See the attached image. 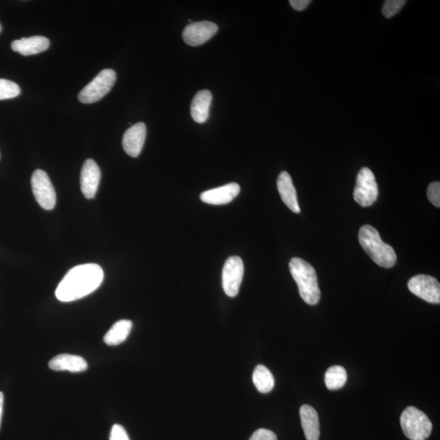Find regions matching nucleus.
<instances>
[{"instance_id":"obj_1","label":"nucleus","mask_w":440,"mask_h":440,"mask_svg":"<svg viewBox=\"0 0 440 440\" xmlns=\"http://www.w3.org/2000/svg\"><path fill=\"white\" fill-rule=\"evenodd\" d=\"M103 280L104 272L98 264L79 265L70 269L58 285L57 298L65 303L83 299L97 290Z\"/></svg>"},{"instance_id":"obj_2","label":"nucleus","mask_w":440,"mask_h":440,"mask_svg":"<svg viewBox=\"0 0 440 440\" xmlns=\"http://www.w3.org/2000/svg\"><path fill=\"white\" fill-rule=\"evenodd\" d=\"M359 241L363 250L380 267L392 268L397 256L392 246L381 240L379 232L370 226H363L359 232Z\"/></svg>"},{"instance_id":"obj_3","label":"nucleus","mask_w":440,"mask_h":440,"mask_svg":"<svg viewBox=\"0 0 440 440\" xmlns=\"http://www.w3.org/2000/svg\"><path fill=\"white\" fill-rule=\"evenodd\" d=\"M289 266L291 275L297 283L301 298L309 305L317 304L321 299V290L315 269L299 258L292 259Z\"/></svg>"},{"instance_id":"obj_4","label":"nucleus","mask_w":440,"mask_h":440,"mask_svg":"<svg viewBox=\"0 0 440 440\" xmlns=\"http://www.w3.org/2000/svg\"><path fill=\"white\" fill-rule=\"evenodd\" d=\"M401 425L403 434L411 440H425L432 432L429 417L415 407H408L403 410Z\"/></svg>"},{"instance_id":"obj_5","label":"nucleus","mask_w":440,"mask_h":440,"mask_svg":"<svg viewBox=\"0 0 440 440\" xmlns=\"http://www.w3.org/2000/svg\"><path fill=\"white\" fill-rule=\"evenodd\" d=\"M115 71L111 69L102 70L91 83L87 85L79 95V100L83 104H92L100 101L110 92L116 82Z\"/></svg>"},{"instance_id":"obj_6","label":"nucleus","mask_w":440,"mask_h":440,"mask_svg":"<svg viewBox=\"0 0 440 440\" xmlns=\"http://www.w3.org/2000/svg\"><path fill=\"white\" fill-rule=\"evenodd\" d=\"M379 197V187L372 170L363 168L359 172L357 185L354 190V199L363 208H367L375 203Z\"/></svg>"},{"instance_id":"obj_7","label":"nucleus","mask_w":440,"mask_h":440,"mask_svg":"<svg viewBox=\"0 0 440 440\" xmlns=\"http://www.w3.org/2000/svg\"><path fill=\"white\" fill-rule=\"evenodd\" d=\"M31 186L36 201L44 210H51L57 203L56 191L48 174L42 170H36L31 177Z\"/></svg>"},{"instance_id":"obj_8","label":"nucleus","mask_w":440,"mask_h":440,"mask_svg":"<svg viewBox=\"0 0 440 440\" xmlns=\"http://www.w3.org/2000/svg\"><path fill=\"white\" fill-rule=\"evenodd\" d=\"M244 275V263L238 256H231L223 268L222 285L224 293L234 298L239 292Z\"/></svg>"},{"instance_id":"obj_9","label":"nucleus","mask_w":440,"mask_h":440,"mask_svg":"<svg viewBox=\"0 0 440 440\" xmlns=\"http://www.w3.org/2000/svg\"><path fill=\"white\" fill-rule=\"evenodd\" d=\"M411 293L430 303H440V285L434 277L417 275L408 283Z\"/></svg>"},{"instance_id":"obj_10","label":"nucleus","mask_w":440,"mask_h":440,"mask_svg":"<svg viewBox=\"0 0 440 440\" xmlns=\"http://www.w3.org/2000/svg\"><path fill=\"white\" fill-rule=\"evenodd\" d=\"M218 30V26L213 22L206 21L194 22L188 25L183 30V41L192 47L199 46L213 38Z\"/></svg>"},{"instance_id":"obj_11","label":"nucleus","mask_w":440,"mask_h":440,"mask_svg":"<svg viewBox=\"0 0 440 440\" xmlns=\"http://www.w3.org/2000/svg\"><path fill=\"white\" fill-rule=\"evenodd\" d=\"M101 170L95 161L88 159L81 170V190L87 199L95 197L101 181Z\"/></svg>"},{"instance_id":"obj_12","label":"nucleus","mask_w":440,"mask_h":440,"mask_svg":"<svg viewBox=\"0 0 440 440\" xmlns=\"http://www.w3.org/2000/svg\"><path fill=\"white\" fill-rule=\"evenodd\" d=\"M146 126L143 123H138L128 128L124 133L123 146L126 152L132 158L141 154L146 139Z\"/></svg>"},{"instance_id":"obj_13","label":"nucleus","mask_w":440,"mask_h":440,"mask_svg":"<svg viewBox=\"0 0 440 440\" xmlns=\"http://www.w3.org/2000/svg\"><path fill=\"white\" fill-rule=\"evenodd\" d=\"M241 188L237 183H228L226 186L205 191L200 199L205 203L210 205H226L231 203L240 194Z\"/></svg>"},{"instance_id":"obj_14","label":"nucleus","mask_w":440,"mask_h":440,"mask_svg":"<svg viewBox=\"0 0 440 440\" xmlns=\"http://www.w3.org/2000/svg\"><path fill=\"white\" fill-rule=\"evenodd\" d=\"M277 190L284 203L292 212L300 213V208L298 203L297 192L293 185V181L290 174L282 172L277 179Z\"/></svg>"},{"instance_id":"obj_15","label":"nucleus","mask_w":440,"mask_h":440,"mask_svg":"<svg viewBox=\"0 0 440 440\" xmlns=\"http://www.w3.org/2000/svg\"><path fill=\"white\" fill-rule=\"evenodd\" d=\"M50 46V41L43 36H32L30 38H22L12 43L13 51L19 52L23 56L34 55L46 51Z\"/></svg>"},{"instance_id":"obj_16","label":"nucleus","mask_w":440,"mask_h":440,"mask_svg":"<svg viewBox=\"0 0 440 440\" xmlns=\"http://www.w3.org/2000/svg\"><path fill=\"white\" fill-rule=\"evenodd\" d=\"M48 366L55 371L80 372L88 369V363L83 357L75 354H61L52 358Z\"/></svg>"},{"instance_id":"obj_17","label":"nucleus","mask_w":440,"mask_h":440,"mask_svg":"<svg viewBox=\"0 0 440 440\" xmlns=\"http://www.w3.org/2000/svg\"><path fill=\"white\" fill-rule=\"evenodd\" d=\"M301 423L307 440H319L320 438V421L315 408L304 405L299 410Z\"/></svg>"},{"instance_id":"obj_18","label":"nucleus","mask_w":440,"mask_h":440,"mask_svg":"<svg viewBox=\"0 0 440 440\" xmlns=\"http://www.w3.org/2000/svg\"><path fill=\"white\" fill-rule=\"evenodd\" d=\"M212 101V94L208 90L197 92L192 101L191 116L197 123H203L209 118V111Z\"/></svg>"},{"instance_id":"obj_19","label":"nucleus","mask_w":440,"mask_h":440,"mask_svg":"<svg viewBox=\"0 0 440 440\" xmlns=\"http://www.w3.org/2000/svg\"><path fill=\"white\" fill-rule=\"evenodd\" d=\"M132 322L121 320L114 323L104 337V342L109 346H117L125 342L132 329Z\"/></svg>"},{"instance_id":"obj_20","label":"nucleus","mask_w":440,"mask_h":440,"mask_svg":"<svg viewBox=\"0 0 440 440\" xmlns=\"http://www.w3.org/2000/svg\"><path fill=\"white\" fill-rule=\"evenodd\" d=\"M253 383L259 392L266 394L274 388L275 380L267 367L259 365L255 368L253 372Z\"/></svg>"},{"instance_id":"obj_21","label":"nucleus","mask_w":440,"mask_h":440,"mask_svg":"<svg viewBox=\"0 0 440 440\" xmlns=\"http://www.w3.org/2000/svg\"><path fill=\"white\" fill-rule=\"evenodd\" d=\"M347 380V371L342 366H332L326 372L325 383L326 388L330 390L342 388Z\"/></svg>"},{"instance_id":"obj_22","label":"nucleus","mask_w":440,"mask_h":440,"mask_svg":"<svg viewBox=\"0 0 440 440\" xmlns=\"http://www.w3.org/2000/svg\"><path fill=\"white\" fill-rule=\"evenodd\" d=\"M21 88L12 81L0 79V101L15 98L20 95Z\"/></svg>"},{"instance_id":"obj_23","label":"nucleus","mask_w":440,"mask_h":440,"mask_svg":"<svg viewBox=\"0 0 440 440\" xmlns=\"http://www.w3.org/2000/svg\"><path fill=\"white\" fill-rule=\"evenodd\" d=\"M406 1L403 0H388L383 4L381 12L385 17L390 18L397 14L401 9L405 6Z\"/></svg>"},{"instance_id":"obj_24","label":"nucleus","mask_w":440,"mask_h":440,"mask_svg":"<svg viewBox=\"0 0 440 440\" xmlns=\"http://www.w3.org/2000/svg\"><path fill=\"white\" fill-rule=\"evenodd\" d=\"M428 199L437 208L440 206V183L433 182L430 183L428 190Z\"/></svg>"},{"instance_id":"obj_25","label":"nucleus","mask_w":440,"mask_h":440,"mask_svg":"<svg viewBox=\"0 0 440 440\" xmlns=\"http://www.w3.org/2000/svg\"><path fill=\"white\" fill-rule=\"evenodd\" d=\"M249 440H277V437L272 430L261 428L256 430Z\"/></svg>"},{"instance_id":"obj_26","label":"nucleus","mask_w":440,"mask_h":440,"mask_svg":"<svg viewBox=\"0 0 440 440\" xmlns=\"http://www.w3.org/2000/svg\"><path fill=\"white\" fill-rule=\"evenodd\" d=\"M110 440H130L123 426L116 424L112 428Z\"/></svg>"},{"instance_id":"obj_27","label":"nucleus","mask_w":440,"mask_h":440,"mask_svg":"<svg viewBox=\"0 0 440 440\" xmlns=\"http://www.w3.org/2000/svg\"><path fill=\"white\" fill-rule=\"evenodd\" d=\"M311 3L310 0H290V4L296 11H303Z\"/></svg>"},{"instance_id":"obj_28","label":"nucleus","mask_w":440,"mask_h":440,"mask_svg":"<svg viewBox=\"0 0 440 440\" xmlns=\"http://www.w3.org/2000/svg\"><path fill=\"white\" fill-rule=\"evenodd\" d=\"M3 401H4L3 394L1 392H0V425H1Z\"/></svg>"}]
</instances>
